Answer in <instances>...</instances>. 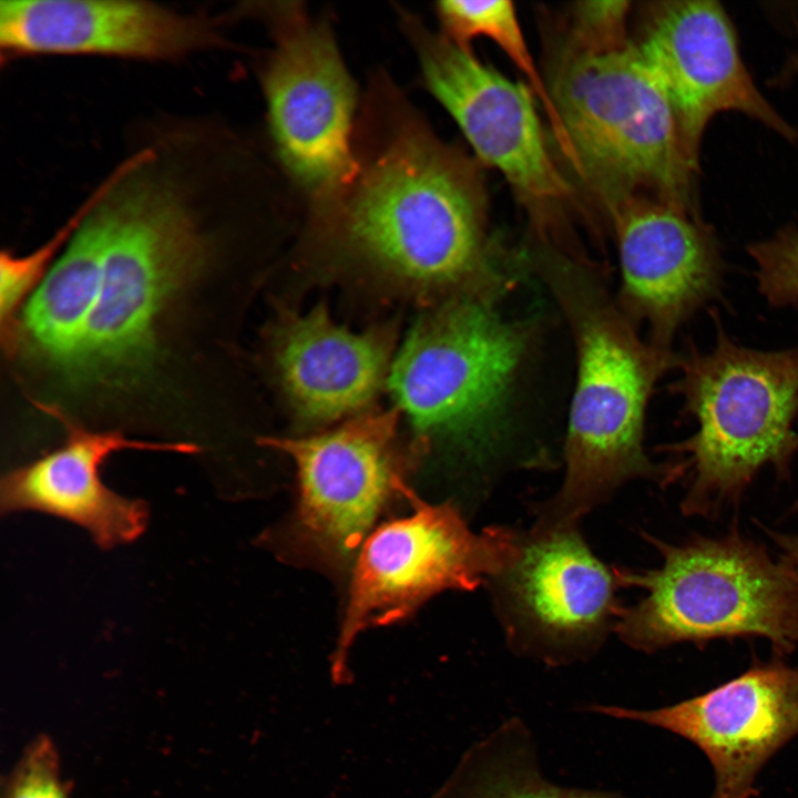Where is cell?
<instances>
[{
    "label": "cell",
    "mask_w": 798,
    "mask_h": 798,
    "mask_svg": "<svg viewBox=\"0 0 798 798\" xmlns=\"http://www.w3.org/2000/svg\"><path fill=\"white\" fill-rule=\"evenodd\" d=\"M621 267L617 303L649 340L669 348L678 328L720 293L718 237L702 216L649 197L611 215Z\"/></svg>",
    "instance_id": "cell-15"
},
{
    "label": "cell",
    "mask_w": 798,
    "mask_h": 798,
    "mask_svg": "<svg viewBox=\"0 0 798 798\" xmlns=\"http://www.w3.org/2000/svg\"><path fill=\"white\" fill-rule=\"evenodd\" d=\"M590 710L641 722L696 745L709 760V798H751L766 763L798 736V666L776 658L693 698L656 709L592 705Z\"/></svg>",
    "instance_id": "cell-14"
},
{
    "label": "cell",
    "mask_w": 798,
    "mask_h": 798,
    "mask_svg": "<svg viewBox=\"0 0 798 798\" xmlns=\"http://www.w3.org/2000/svg\"><path fill=\"white\" fill-rule=\"evenodd\" d=\"M546 85L561 151L610 216L637 197L699 215V172L686 155L673 102L635 43L586 51L560 40Z\"/></svg>",
    "instance_id": "cell-3"
},
{
    "label": "cell",
    "mask_w": 798,
    "mask_h": 798,
    "mask_svg": "<svg viewBox=\"0 0 798 798\" xmlns=\"http://www.w3.org/2000/svg\"><path fill=\"white\" fill-rule=\"evenodd\" d=\"M219 41L203 18L127 0L1 1L2 53L170 60Z\"/></svg>",
    "instance_id": "cell-16"
},
{
    "label": "cell",
    "mask_w": 798,
    "mask_h": 798,
    "mask_svg": "<svg viewBox=\"0 0 798 798\" xmlns=\"http://www.w3.org/2000/svg\"><path fill=\"white\" fill-rule=\"evenodd\" d=\"M661 553L653 570L616 569L621 585L643 589L621 607L614 630L645 653L677 643L760 637L779 654L798 647V584L782 563L733 532L669 544L645 535Z\"/></svg>",
    "instance_id": "cell-6"
},
{
    "label": "cell",
    "mask_w": 798,
    "mask_h": 798,
    "mask_svg": "<svg viewBox=\"0 0 798 798\" xmlns=\"http://www.w3.org/2000/svg\"><path fill=\"white\" fill-rule=\"evenodd\" d=\"M273 41L260 83L276 154L307 202L350 171L357 94L327 17L300 2L256 6Z\"/></svg>",
    "instance_id": "cell-10"
},
{
    "label": "cell",
    "mask_w": 798,
    "mask_h": 798,
    "mask_svg": "<svg viewBox=\"0 0 798 798\" xmlns=\"http://www.w3.org/2000/svg\"><path fill=\"white\" fill-rule=\"evenodd\" d=\"M646 18L635 44L673 102L686 155L698 172L703 135L722 112L743 113L797 142V130L755 84L741 59L735 28L719 2H654Z\"/></svg>",
    "instance_id": "cell-13"
},
{
    "label": "cell",
    "mask_w": 798,
    "mask_h": 798,
    "mask_svg": "<svg viewBox=\"0 0 798 798\" xmlns=\"http://www.w3.org/2000/svg\"><path fill=\"white\" fill-rule=\"evenodd\" d=\"M357 115L349 173L307 203L311 238L439 301L500 300L513 258L488 233L478 165L385 72L370 79Z\"/></svg>",
    "instance_id": "cell-1"
},
{
    "label": "cell",
    "mask_w": 798,
    "mask_h": 798,
    "mask_svg": "<svg viewBox=\"0 0 798 798\" xmlns=\"http://www.w3.org/2000/svg\"><path fill=\"white\" fill-rule=\"evenodd\" d=\"M795 508L798 509V502L796 503Z\"/></svg>",
    "instance_id": "cell-28"
},
{
    "label": "cell",
    "mask_w": 798,
    "mask_h": 798,
    "mask_svg": "<svg viewBox=\"0 0 798 798\" xmlns=\"http://www.w3.org/2000/svg\"><path fill=\"white\" fill-rule=\"evenodd\" d=\"M396 426V411L368 412L315 436L263 440L296 466V534L317 556L348 559L393 497H407Z\"/></svg>",
    "instance_id": "cell-12"
},
{
    "label": "cell",
    "mask_w": 798,
    "mask_h": 798,
    "mask_svg": "<svg viewBox=\"0 0 798 798\" xmlns=\"http://www.w3.org/2000/svg\"><path fill=\"white\" fill-rule=\"evenodd\" d=\"M406 498L412 512L378 526L357 556L330 658L336 685L351 681L349 652L361 632L408 617L442 591L475 589L500 573L516 551L519 533L509 528L475 533L453 504L429 503L411 489Z\"/></svg>",
    "instance_id": "cell-8"
},
{
    "label": "cell",
    "mask_w": 798,
    "mask_h": 798,
    "mask_svg": "<svg viewBox=\"0 0 798 798\" xmlns=\"http://www.w3.org/2000/svg\"><path fill=\"white\" fill-rule=\"evenodd\" d=\"M798 74V53L792 54L782 65L781 70L774 79L773 83L780 85L788 83L794 76Z\"/></svg>",
    "instance_id": "cell-27"
},
{
    "label": "cell",
    "mask_w": 798,
    "mask_h": 798,
    "mask_svg": "<svg viewBox=\"0 0 798 798\" xmlns=\"http://www.w3.org/2000/svg\"><path fill=\"white\" fill-rule=\"evenodd\" d=\"M6 798H69L49 737L40 736L28 746L10 778Z\"/></svg>",
    "instance_id": "cell-25"
},
{
    "label": "cell",
    "mask_w": 798,
    "mask_h": 798,
    "mask_svg": "<svg viewBox=\"0 0 798 798\" xmlns=\"http://www.w3.org/2000/svg\"><path fill=\"white\" fill-rule=\"evenodd\" d=\"M754 259L759 293L774 307L798 303V227L788 224L746 247Z\"/></svg>",
    "instance_id": "cell-23"
},
{
    "label": "cell",
    "mask_w": 798,
    "mask_h": 798,
    "mask_svg": "<svg viewBox=\"0 0 798 798\" xmlns=\"http://www.w3.org/2000/svg\"><path fill=\"white\" fill-rule=\"evenodd\" d=\"M390 347L383 332L351 331L317 306L279 325L274 361L296 415L325 423L359 413L371 402L386 379Z\"/></svg>",
    "instance_id": "cell-18"
},
{
    "label": "cell",
    "mask_w": 798,
    "mask_h": 798,
    "mask_svg": "<svg viewBox=\"0 0 798 798\" xmlns=\"http://www.w3.org/2000/svg\"><path fill=\"white\" fill-rule=\"evenodd\" d=\"M430 798H626L618 792L549 781L529 729L511 718L472 745Z\"/></svg>",
    "instance_id": "cell-20"
},
{
    "label": "cell",
    "mask_w": 798,
    "mask_h": 798,
    "mask_svg": "<svg viewBox=\"0 0 798 798\" xmlns=\"http://www.w3.org/2000/svg\"><path fill=\"white\" fill-rule=\"evenodd\" d=\"M154 158L144 150L123 162L94 205L103 232L102 280L72 377L106 380L141 370L164 305L205 256L186 188L151 171Z\"/></svg>",
    "instance_id": "cell-4"
},
{
    "label": "cell",
    "mask_w": 798,
    "mask_h": 798,
    "mask_svg": "<svg viewBox=\"0 0 798 798\" xmlns=\"http://www.w3.org/2000/svg\"><path fill=\"white\" fill-rule=\"evenodd\" d=\"M499 300L439 301L409 332L392 361L389 388L421 433L488 453L504 428L528 330L505 318Z\"/></svg>",
    "instance_id": "cell-7"
},
{
    "label": "cell",
    "mask_w": 798,
    "mask_h": 798,
    "mask_svg": "<svg viewBox=\"0 0 798 798\" xmlns=\"http://www.w3.org/2000/svg\"><path fill=\"white\" fill-rule=\"evenodd\" d=\"M718 318L709 351L694 346L678 358L671 390L697 429L671 446L676 479L688 475L685 515L709 516L737 502L767 466L788 479L798 452V347L765 351L735 342Z\"/></svg>",
    "instance_id": "cell-5"
},
{
    "label": "cell",
    "mask_w": 798,
    "mask_h": 798,
    "mask_svg": "<svg viewBox=\"0 0 798 798\" xmlns=\"http://www.w3.org/2000/svg\"><path fill=\"white\" fill-rule=\"evenodd\" d=\"M427 89L478 157L497 168L526 211L535 241L572 252L565 214L573 188L552 158L533 96L415 14L398 10Z\"/></svg>",
    "instance_id": "cell-9"
},
{
    "label": "cell",
    "mask_w": 798,
    "mask_h": 798,
    "mask_svg": "<svg viewBox=\"0 0 798 798\" xmlns=\"http://www.w3.org/2000/svg\"><path fill=\"white\" fill-rule=\"evenodd\" d=\"M436 13L443 34L458 45L470 49L474 38L485 37L495 42L523 72L530 89L541 99L552 130L556 124L555 110L529 51L515 9L510 1L449 0L436 4Z\"/></svg>",
    "instance_id": "cell-21"
},
{
    "label": "cell",
    "mask_w": 798,
    "mask_h": 798,
    "mask_svg": "<svg viewBox=\"0 0 798 798\" xmlns=\"http://www.w3.org/2000/svg\"><path fill=\"white\" fill-rule=\"evenodd\" d=\"M44 410L65 427L66 438L57 449L2 478V512L35 511L57 516L85 530L103 549L137 539L146 526V508L103 482L100 474L103 463L114 452L127 449L193 453L196 446L141 441L117 431H93L53 408Z\"/></svg>",
    "instance_id": "cell-17"
},
{
    "label": "cell",
    "mask_w": 798,
    "mask_h": 798,
    "mask_svg": "<svg viewBox=\"0 0 798 798\" xmlns=\"http://www.w3.org/2000/svg\"><path fill=\"white\" fill-rule=\"evenodd\" d=\"M528 257L564 314L576 355L565 474L535 524L574 526L630 480H675L671 466L647 457L644 428L656 383L679 356L640 336L584 257L538 242Z\"/></svg>",
    "instance_id": "cell-2"
},
{
    "label": "cell",
    "mask_w": 798,
    "mask_h": 798,
    "mask_svg": "<svg viewBox=\"0 0 798 798\" xmlns=\"http://www.w3.org/2000/svg\"><path fill=\"white\" fill-rule=\"evenodd\" d=\"M780 550L779 561L798 584V534L767 531Z\"/></svg>",
    "instance_id": "cell-26"
},
{
    "label": "cell",
    "mask_w": 798,
    "mask_h": 798,
    "mask_svg": "<svg viewBox=\"0 0 798 798\" xmlns=\"http://www.w3.org/2000/svg\"><path fill=\"white\" fill-rule=\"evenodd\" d=\"M631 3L624 0L581 1L570 8L567 34L561 40L586 51L626 45V20Z\"/></svg>",
    "instance_id": "cell-24"
},
{
    "label": "cell",
    "mask_w": 798,
    "mask_h": 798,
    "mask_svg": "<svg viewBox=\"0 0 798 798\" xmlns=\"http://www.w3.org/2000/svg\"><path fill=\"white\" fill-rule=\"evenodd\" d=\"M61 258L29 300L22 331L29 348L53 367L73 376L102 280L103 232L94 205Z\"/></svg>",
    "instance_id": "cell-19"
},
{
    "label": "cell",
    "mask_w": 798,
    "mask_h": 798,
    "mask_svg": "<svg viewBox=\"0 0 798 798\" xmlns=\"http://www.w3.org/2000/svg\"><path fill=\"white\" fill-rule=\"evenodd\" d=\"M490 581L513 646L552 665L593 653L621 608L616 569L593 554L577 525L534 524Z\"/></svg>",
    "instance_id": "cell-11"
},
{
    "label": "cell",
    "mask_w": 798,
    "mask_h": 798,
    "mask_svg": "<svg viewBox=\"0 0 798 798\" xmlns=\"http://www.w3.org/2000/svg\"><path fill=\"white\" fill-rule=\"evenodd\" d=\"M99 195L96 190L78 212L43 245L25 255L3 250L0 256V316L10 325L14 313L35 286L40 285L63 244L75 234ZM35 290V289H34Z\"/></svg>",
    "instance_id": "cell-22"
}]
</instances>
